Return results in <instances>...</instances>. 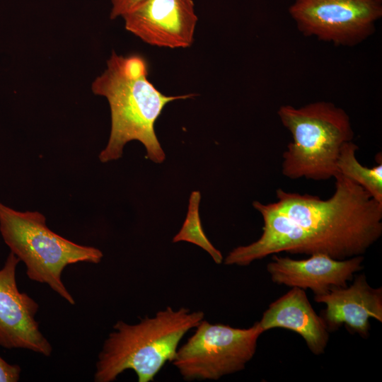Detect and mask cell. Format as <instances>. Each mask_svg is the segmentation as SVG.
<instances>
[{
    "label": "cell",
    "mask_w": 382,
    "mask_h": 382,
    "mask_svg": "<svg viewBox=\"0 0 382 382\" xmlns=\"http://www.w3.org/2000/svg\"><path fill=\"white\" fill-rule=\"evenodd\" d=\"M200 199L199 191L191 193L187 216L181 228L173 237V242L186 241L193 243L207 251L216 264H221L224 260L221 253L212 244L202 228L199 213Z\"/></svg>",
    "instance_id": "obj_14"
},
{
    "label": "cell",
    "mask_w": 382,
    "mask_h": 382,
    "mask_svg": "<svg viewBox=\"0 0 382 382\" xmlns=\"http://www.w3.org/2000/svg\"><path fill=\"white\" fill-rule=\"evenodd\" d=\"M148 64L141 55L127 57L112 51L107 69L92 83L94 94L107 98L110 108L111 129L106 147L99 159L107 163L120 158L125 144L140 141L146 157L156 163L166 158L154 131V124L165 105L195 94L165 96L148 80Z\"/></svg>",
    "instance_id": "obj_2"
},
{
    "label": "cell",
    "mask_w": 382,
    "mask_h": 382,
    "mask_svg": "<svg viewBox=\"0 0 382 382\" xmlns=\"http://www.w3.org/2000/svg\"><path fill=\"white\" fill-rule=\"evenodd\" d=\"M0 232L5 243L26 267L28 277L47 284L71 305L75 300L62 280L64 269L77 262L99 263L103 254L50 230L38 212H18L0 202Z\"/></svg>",
    "instance_id": "obj_5"
},
{
    "label": "cell",
    "mask_w": 382,
    "mask_h": 382,
    "mask_svg": "<svg viewBox=\"0 0 382 382\" xmlns=\"http://www.w3.org/2000/svg\"><path fill=\"white\" fill-rule=\"evenodd\" d=\"M258 322L264 332L274 328L295 332L315 355L323 354L329 341L325 320L314 311L305 290L298 287L272 302Z\"/></svg>",
    "instance_id": "obj_12"
},
{
    "label": "cell",
    "mask_w": 382,
    "mask_h": 382,
    "mask_svg": "<svg viewBox=\"0 0 382 382\" xmlns=\"http://www.w3.org/2000/svg\"><path fill=\"white\" fill-rule=\"evenodd\" d=\"M289 13L304 36L353 47L374 33L382 0H294Z\"/></svg>",
    "instance_id": "obj_7"
},
{
    "label": "cell",
    "mask_w": 382,
    "mask_h": 382,
    "mask_svg": "<svg viewBox=\"0 0 382 382\" xmlns=\"http://www.w3.org/2000/svg\"><path fill=\"white\" fill-rule=\"evenodd\" d=\"M358 149L352 141L342 146L337 162L338 172L363 187L382 203V161L371 168L362 166L356 157Z\"/></svg>",
    "instance_id": "obj_13"
},
{
    "label": "cell",
    "mask_w": 382,
    "mask_h": 382,
    "mask_svg": "<svg viewBox=\"0 0 382 382\" xmlns=\"http://www.w3.org/2000/svg\"><path fill=\"white\" fill-rule=\"evenodd\" d=\"M21 367L11 364L0 356V382H16L20 378Z\"/></svg>",
    "instance_id": "obj_15"
},
{
    "label": "cell",
    "mask_w": 382,
    "mask_h": 382,
    "mask_svg": "<svg viewBox=\"0 0 382 382\" xmlns=\"http://www.w3.org/2000/svg\"><path fill=\"white\" fill-rule=\"evenodd\" d=\"M122 18L144 42L172 49L192 44L197 22L192 0H144Z\"/></svg>",
    "instance_id": "obj_9"
},
{
    "label": "cell",
    "mask_w": 382,
    "mask_h": 382,
    "mask_svg": "<svg viewBox=\"0 0 382 382\" xmlns=\"http://www.w3.org/2000/svg\"><path fill=\"white\" fill-rule=\"evenodd\" d=\"M363 261V255L337 260L316 253L295 260L273 254L267 271L276 284L310 289L314 295H322L333 288L347 286L354 274L362 270Z\"/></svg>",
    "instance_id": "obj_10"
},
{
    "label": "cell",
    "mask_w": 382,
    "mask_h": 382,
    "mask_svg": "<svg viewBox=\"0 0 382 382\" xmlns=\"http://www.w3.org/2000/svg\"><path fill=\"white\" fill-rule=\"evenodd\" d=\"M19 262L10 252L0 270V346L26 349L49 357L52 345L35 318L39 305L17 286L16 272Z\"/></svg>",
    "instance_id": "obj_8"
},
{
    "label": "cell",
    "mask_w": 382,
    "mask_h": 382,
    "mask_svg": "<svg viewBox=\"0 0 382 382\" xmlns=\"http://www.w3.org/2000/svg\"><path fill=\"white\" fill-rule=\"evenodd\" d=\"M314 301L326 306L321 317L329 331L345 325L367 338L370 319L382 323V288L371 286L364 273L357 276L349 286L336 287L324 294L314 295Z\"/></svg>",
    "instance_id": "obj_11"
},
{
    "label": "cell",
    "mask_w": 382,
    "mask_h": 382,
    "mask_svg": "<svg viewBox=\"0 0 382 382\" xmlns=\"http://www.w3.org/2000/svg\"><path fill=\"white\" fill-rule=\"evenodd\" d=\"M334 178L335 192L327 199L279 188L276 202H253L262 216V233L231 250L224 264L248 266L282 252L337 260L366 253L382 235V203L341 173Z\"/></svg>",
    "instance_id": "obj_1"
},
{
    "label": "cell",
    "mask_w": 382,
    "mask_h": 382,
    "mask_svg": "<svg viewBox=\"0 0 382 382\" xmlns=\"http://www.w3.org/2000/svg\"><path fill=\"white\" fill-rule=\"evenodd\" d=\"M112 8L110 18L115 19L119 16H123L132 11L144 0H110Z\"/></svg>",
    "instance_id": "obj_16"
},
{
    "label": "cell",
    "mask_w": 382,
    "mask_h": 382,
    "mask_svg": "<svg viewBox=\"0 0 382 382\" xmlns=\"http://www.w3.org/2000/svg\"><path fill=\"white\" fill-rule=\"evenodd\" d=\"M202 311L167 306L138 323L117 321L100 352L96 382H111L133 370L139 382L153 381L165 364L172 362L183 336L204 319Z\"/></svg>",
    "instance_id": "obj_3"
},
{
    "label": "cell",
    "mask_w": 382,
    "mask_h": 382,
    "mask_svg": "<svg viewBox=\"0 0 382 382\" xmlns=\"http://www.w3.org/2000/svg\"><path fill=\"white\" fill-rule=\"evenodd\" d=\"M277 115L292 137L282 155L283 175L291 180L334 178L339 173L340 149L354 134L347 112L332 103L317 101L300 108L282 105Z\"/></svg>",
    "instance_id": "obj_4"
},
{
    "label": "cell",
    "mask_w": 382,
    "mask_h": 382,
    "mask_svg": "<svg viewBox=\"0 0 382 382\" xmlns=\"http://www.w3.org/2000/svg\"><path fill=\"white\" fill-rule=\"evenodd\" d=\"M194 334L178 348L173 365L185 381L218 380L238 372L254 357L260 336L259 322L248 328H233L202 320Z\"/></svg>",
    "instance_id": "obj_6"
}]
</instances>
